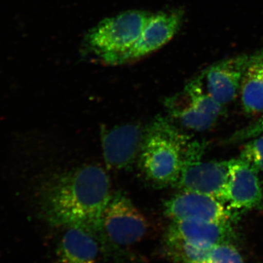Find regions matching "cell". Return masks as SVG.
<instances>
[{"label": "cell", "instance_id": "1", "mask_svg": "<svg viewBox=\"0 0 263 263\" xmlns=\"http://www.w3.org/2000/svg\"><path fill=\"white\" fill-rule=\"evenodd\" d=\"M111 195L105 170L86 164L43 181L38 186L37 205L41 216L51 226L100 229L102 215Z\"/></svg>", "mask_w": 263, "mask_h": 263}, {"label": "cell", "instance_id": "2", "mask_svg": "<svg viewBox=\"0 0 263 263\" xmlns=\"http://www.w3.org/2000/svg\"><path fill=\"white\" fill-rule=\"evenodd\" d=\"M185 136L167 118L156 117L145 129L140 164L146 179L158 186H175L187 148Z\"/></svg>", "mask_w": 263, "mask_h": 263}, {"label": "cell", "instance_id": "3", "mask_svg": "<svg viewBox=\"0 0 263 263\" xmlns=\"http://www.w3.org/2000/svg\"><path fill=\"white\" fill-rule=\"evenodd\" d=\"M150 15L144 10H131L104 19L85 35V53L104 65H119L141 36Z\"/></svg>", "mask_w": 263, "mask_h": 263}, {"label": "cell", "instance_id": "4", "mask_svg": "<svg viewBox=\"0 0 263 263\" xmlns=\"http://www.w3.org/2000/svg\"><path fill=\"white\" fill-rule=\"evenodd\" d=\"M202 147L197 142L189 143L179 179L174 186L180 190L209 195L226 204L229 181L228 161H202Z\"/></svg>", "mask_w": 263, "mask_h": 263}, {"label": "cell", "instance_id": "5", "mask_svg": "<svg viewBox=\"0 0 263 263\" xmlns=\"http://www.w3.org/2000/svg\"><path fill=\"white\" fill-rule=\"evenodd\" d=\"M146 216L122 193L112 194L104 209L100 230L109 246L127 247L140 243L148 233Z\"/></svg>", "mask_w": 263, "mask_h": 263}, {"label": "cell", "instance_id": "6", "mask_svg": "<svg viewBox=\"0 0 263 263\" xmlns=\"http://www.w3.org/2000/svg\"><path fill=\"white\" fill-rule=\"evenodd\" d=\"M57 243V263H108V243L100 228L65 227Z\"/></svg>", "mask_w": 263, "mask_h": 263}, {"label": "cell", "instance_id": "7", "mask_svg": "<svg viewBox=\"0 0 263 263\" xmlns=\"http://www.w3.org/2000/svg\"><path fill=\"white\" fill-rule=\"evenodd\" d=\"M235 233L231 223L185 219L173 220L165 235L166 247L187 246L208 248L232 243Z\"/></svg>", "mask_w": 263, "mask_h": 263}, {"label": "cell", "instance_id": "8", "mask_svg": "<svg viewBox=\"0 0 263 263\" xmlns=\"http://www.w3.org/2000/svg\"><path fill=\"white\" fill-rule=\"evenodd\" d=\"M183 21L181 10L151 13L137 42L121 58L119 65L133 63L148 56L169 43L179 32Z\"/></svg>", "mask_w": 263, "mask_h": 263}, {"label": "cell", "instance_id": "9", "mask_svg": "<svg viewBox=\"0 0 263 263\" xmlns=\"http://www.w3.org/2000/svg\"><path fill=\"white\" fill-rule=\"evenodd\" d=\"M164 214L173 220L185 219L231 223L235 217L233 211L214 197L181 190L164 202Z\"/></svg>", "mask_w": 263, "mask_h": 263}, {"label": "cell", "instance_id": "10", "mask_svg": "<svg viewBox=\"0 0 263 263\" xmlns=\"http://www.w3.org/2000/svg\"><path fill=\"white\" fill-rule=\"evenodd\" d=\"M145 129L139 124H125L102 129L104 160L112 169H127L140 155Z\"/></svg>", "mask_w": 263, "mask_h": 263}, {"label": "cell", "instance_id": "11", "mask_svg": "<svg viewBox=\"0 0 263 263\" xmlns=\"http://www.w3.org/2000/svg\"><path fill=\"white\" fill-rule=\"evenodd\" d=\"M227 203L232 210H251L263 203V190L257 172L242 159L228 161Z\"/></svg>", "mask_w": 263, "mask_h": 263}, {"label": "cell", "instance_id": "12", "mask_svg": "<svg viewBox=\"0 0 263 263\" xmlns=\"http://www.w3.org/2000/svg\"><path fill=\"white\" fill-rule=\"evenodd\" d=\"M250 57L239 55L212 65L205 72V86L209 94L221 106L236 98Z\"/></svg>", "mask_w": 263, "mask_h": 263}, {"label": "cell", "instance_id": "13", "mask_svg": "<svg viewBox=\"0 0 263 263\" xmlns=\"http://www.w3.org/2000/svg\"><path fill=\"white\" fill-rule=\"evenodd\" d=\"M177 263H245L241 254L232 243L195 248L187 246L166 247Z\"/></svg>", "mask_w": 263, "mask_h": 263}, {"label": "cell", "instance_id": "14", "mask_svg": "<svg viewBox=\"0 0 263 263\" xmlns=\"http://www.w3.org/2000/svg\"><path fill=\"white\" fill-rule=\"evenodd\" d=\"M240 95L246 113H263V51L250 57L242 80Z\"/></svg>", "mask_w": 263, "mask_h": 263}, {"label": "cell", "instance_id": "15", "mask_svg": "<svg viewBox=\"0 0 263 263\" xmlns=\"http://www.w3.org/2000/svg\"><path fill=\"white\" fill-rule=\"evenodd\" d=\"M165 105L170 115L186 129L205 131L216 122L215 118L190 105L181 95L167 99Z\"/></svg>", "mask_w": 263, "mask_h": 263}, {"label": "cell", "instance_id": "16", "mask_svg": "<svg viewBox=\"0 0 263 263\" xmlns=\"http://www.w3.org/2000/svg\"><path fill=\"white\" fill-rule=\"evenodd\" d=\"M181 95L190 105L215 119L222 114V106L209 94L202 77L188 83Z\"/></svg>", "mask_w": 263, "mask_h": 263}, {"label": "cell", "instance_id": "17", "mask_svg": "<svg viewBox=\"0 0 263 263\" xmlns=\"http://www.w3.org/2000/svg\"><path fill=\"white\" fill-rule=\"evenodd\" d=\"M240 158L256 171L263 172V135L253 138L242 147Z\"/></svg>", "mask_w": 263, "mask_h": 263}, {"label": "cell", "instance_id": "18", "mask_svg": "<svg viewBox=\"0 0 263 263\" xmlns=\"http://www.w3.org/2000/svg\"><path fill=\"white\" fill-rule=\"evenodd\" d=\"M262 134H263V113L262 117L259 118L254 124L235 134L231 138V141H238L249 140Z\"/></svg>", "mask_w": 263, "mask_h": 263}]
</instances>
